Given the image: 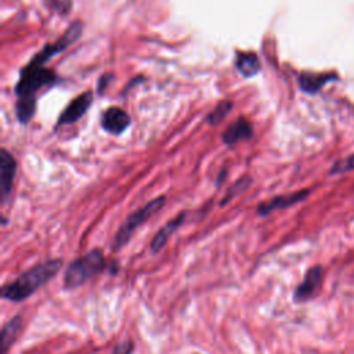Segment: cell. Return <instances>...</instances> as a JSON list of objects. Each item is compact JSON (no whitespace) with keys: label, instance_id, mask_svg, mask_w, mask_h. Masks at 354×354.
Returning <instances> with one entry per match:
<instances>
[{"label":"cell","instance_id":"6","mask_svg":"<svg viewBox=\"0 0 354 354\" xmlns=\"http://www.w3.org/2000/svg\"><path fill=\"white\" fill-rule=\"evenodd\" d=\"M324 277V268L319 264H315L310 267L306 274L303 281L296 286L293 292V300L295 303H304L308 301L319 289L321 282Z\"/></svg>","mask_w":354,"mask_h":354},{"label":"cell","instance_id":"4","mask_svg":"<svg viewBox=\"0 0 354 354\" xmlns=\"http://www.w3.org/2000/svg\"><path fill=\"white\" fill-rule=\"evenodd\" d=\"M166 202V196L160 195L152 201H149L148 203H145L142 207L137 209L136 212H133L126 220L124 223L119 227V230L116 231L113 241H112V250L118 252L120 250L131 238V235L136 232V230L142 225L151 216H153L158 210H160L163 207Z\"/></svg>","mask_w":354,"mask_h":354},{"label":"cell","instance_id":"2","mask_svg":"<svg viewBox=\"0 0 354 354\" xmlns=\"http://www.w3.org/2000/svg\"><path fill=\"white\" fill-rule=\"evenodd\" d=\"M106 268V261L101 249L95 248L86 254L75 259L66 267L62 286L65 290H72L82 286L91 277L102 272Z\"/></svg>","mask_w":354,"mask_h":354},{"label":"cell","instance_id":"10","mask_svg":"<svg viewBox=\"0 0 354 354\" xmlns=\"http://www.w3.org/2000/svg\"><path fill=\"white\" fill-rule=\"evenodd\" d=\"M0 189H1V198L3 201L7 199V196L11 192L12 183L17 174V162L14 156L7 151L1 149L0 152Z\"/></svg>","mask_w":354,"mask_h":354},{"label":"cell","instance_id":"18","mask_svg":"<svg viewBox=\"0 0 354 354\" xmlns=\"http://www.w3.org/2000/svg\"><path fill=\"white\" fill-rule=\"evenodd\" d=\"M350 170H354V153L350 155V156H347L346 159L337 162V163L332 167L330 173H332V174H335V173H346V171H350Z\"/></svg>","mask_w":354,"mask_h":354},{"label":"cell","instance_id":"9","mask_svg":"<svg viewBox=\"0 0 354 354\" xmlns=\"http://www.w3.org/2000/svg\"><path fill=\"white\" fill-rule=\"evenodd\" d=\"M310 191L308 189H300L293 194H285V195H278L270 199L268 202H263L257 206V214L260 216H267L275 210L279 209H286L289 206H293L301 201H304L308 196Z\"/></svg>","mask_w":354,"mask_h":354},{"label":"cell","instance_id":"13","mask_svg":"<svg viewBox=\"0 0 354 354\" xmlns=\"http://www.w3.org/2000/svg\"><path fill=\"white\" fill-rule=\"evenodd\" d=\"M22 325H24V319L19 314L14 315L11 319L7 321V324L3 326L1 335H0V354L8 353V350L14 344V342L21 335Z\"/></svg>","mask_w":354,"mask_h":354},{"label":"cell","instance_id":"17","mask_svg":"<svg viewBox=\"0 0 354 354\" xmlns=\"http://www.w3.org/2000/svg\"><path fill=\"white\" fill-rule=\"evenodd\" d=\"M232 106H234V105H232L231 101H221V102H218V104L207 113V118H206L207 123H210L212 126L220 124V123L225 119V116L231 112Z\"/></svg>","mask_w":354,"mask_h":354},{"label":"cell","instance_id":"5","mask_svg":"<svg viewBox=\"0 0 354 354\" xmlns=\"http://www.w3.org/2000/svg\"><path fill=\"white\" fill-rule=\"evenodd\" d=\"M83 32V24L80 21H75L72 22L68 29L54 41L50 44H46L37 54H35L30 59V62L36 64V65H43L54 55L62 53L64 50H66L71 44H73L82 35Z\"/></svg>","mask_w":354,"mask_h":354},{"label":"cell","instance_id":"20","mask_svg":"<svg viewBox=\"0 0 354 354\" xmlns=\"http://www.w3.org/2000/svg\"><path fill=\"white\" fill-rule=\"evenodd\" d=\"M109 79H112V76H111V75H104V76L98 80V91H100V93H102V91H104V88H105V87H106V84H108L106 82H108Z\"/></svg>","mask_w":354,"mask_h":354},{"label":"cell","instance_id":"7","mask_svg":"<svg viewBox=\"0 0 354 354\" xmlns=\"http://www.w3.org/2000/svg\"><path fill=\"white\" fill-rule=\"evenodd\" d=\"M93 104V93L84 91L75 100H72L68 106L61 112L58 118V126L59 124H72L82 119V116L88 111L90 105Z\"/></svg>","mask_w":354,"mask_h":354},{"label":"cell","instance_id":"12","mask_svg":"<svg viewBox=\"0 0 354 354\" xmlns=\"http://www.w3.org/2000/svg\"><path fill=\"white\" fill-rule=\"evenodd\" d=\"M253 136L252 124L245 118H238L232 124H230L223 133V142L227 145H232L241 140H248Z\"/></svg>","mask_w":354,"mask_h":354},{"label":"cell","instance_id":"19","mask_svg":"<svg viewBox=\"0 0 354 354\" xmlns=\"http://www.w3.org/2000/svg\"><path fill=\"white\" fill-rule=\"evenodd\" d=\"M134 350V343L131 340H123L113 346L112 354H131Z\"/></svg>","mask_w":354,"mask_h":354},{"label":"cell","instance_id":"1","mask_svg":"<svg viewBox=\"0 0 354 354\" xmlns=\"http://www.w3.org/2000/svg\"><path fill=\"white\" fill-rule=\"evenodd\" d=\"M61 259H48L46 261L32 266L14 281L3 285L0 295L8 301H22L37 292L43 285L50 282L61 270Z\"/></svg>","mask_w":354,"mask_h":354},{"label":"cell","instance_id":"11","mask_svg":"<svg viewBox=\"0 0 354 354\" xmlns=\"http://www.w3.org/2000/svg\"><path fill=\"white\" fill-rule=\"evenodd\" d=\"M185 220V212H181L178 213L176 217H173L170 221H167L156 234L155 236L152 238L151 243H149V252L152 254H156L159 253L165 245L167 243V241L170 239V236L180 228V225L184 223Z\"/></svg>","mask_w":354,"mask_h":354},{"label":"cell","instance_id":"14","mask_svg":"<svg viewBox=\"0 0 354 354\" xmlns=\"http://www.w3.org/2000/svg\"><path fill=\"white\" fill-rule=\"evenodd\" d=\"M235 68L245 77H252L260 71V59L253 51H236Z\"/></svg>","mask_w":354,"mask_h":354},{"label":"cell","instance_id":"16","mask_svg":"<svg viewBox=\"0 0 354 354\" xmlns=\"http://www.w3.org/2000/svg\"><path fill=\"white\" fill-rule=\"evenodd\" d=\"M252 185V178L249 176H243L239 180H236L225 192L223 201L220 202V206H225L230 201H232L239 194H243L249 187Z\"/></svg>","mask_w":354,"mask_h":354},{"label":"cell","instance_id":"8","mask_svg":"<svg viewBox=\"0 0 354 354\" xmlns=\"http://www.w3.org/2000/svg\"><path fill=\"white\" fill-rule=\"evenodd\" d=\"M131 119L129 113L119 108V106H111L108 108L102 116H101V127L109 134H122L130 124Z\"/></svg>","mask_w":354,"mask_h":354},{"label":"cell","instance_id":"15","mask_svg":"<svg viewBox=\"0 0 354 354\" xmlns=\"http://www.w3.org/2000/svg\"><path fill=\"white\" fill-rule=\"evenodd\" d=\"M332 79H336V75L304 72L299 76V86L303 91L313 94V93H317L318 90H321V87L325 86Z\"/></svg>","mask_w":354,"mask_h":354},{"label":"cell","instance_id":"3","mask_svg":"<svg viewBox=\"0 0 354 354\" xmlns=\"http://www.w3.org/2000/svg\"><path fill=\"white\" fill-rule=\"evenodd\" d=\"M57 82V76L43 65H36L29 61L26 66L21 69L19 79L15 84V94L18 100H35L37 93L47 86H53Z\"/></svg>","mask_w":354,"mask_h":354}]
</instances>
